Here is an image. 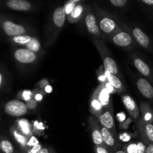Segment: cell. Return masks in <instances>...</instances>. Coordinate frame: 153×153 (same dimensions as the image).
Returning a JSON list of instances; mask_svg holds the SVG:
<instances>
[{
	"mask_svg": "<svg viewBox=\"0 0 153 153\" xmlns=\"http://www.w3.org/2000/svg\"><path fill=\"white\" fill-rule=\"evenodd\" d=\"M66 20L67 13L65 7L64 6H58L52 12L45 30V48L50 47L55 43L64 28Z\"/></svg>",
	"mask_w": 153,
	"mask_h": 153,
	"instance_id": "obj_1",
	"label": "cell"
},
{
	"mask_svg": "<svg viewBox=\"0 0 153 153\" xmlns=\"http://www.w3.org/2000/svg\"><path fill=\"white\" fill-rule=\"evenodd\" d=\"M93 8L95 12L99 26L101 30L104 40H109V38L114 34L120 31L125 25L122 23L117 17L102 10L97 4H94Z\"/></svg>",
	"mask_w": 153,
	"mask_h": 153,
	"instance_id": "obj_2",
	"label": "cell"
},
{
	"mask_svg": "<svg viewBox=\"0 0 153 153\" xmlns=\"http://www.w3.org/2000/svg\"><path fill=\"white\" fill-rule=\"evenodd\" d=\"M93 43L97 48L103 63V68L105 70L111 74L120 76V70L116 61L111 55L110 52L108 49L107 46L102 40L93 38Z\"/></svg>",
	"mask_w": 153,
	"mask_h": 153,
	"instance_id": "obj_3",
	"label": "cell"
},
{
	"mask_svg": "<svg viewBox=\"0 0 153 153\" xmlns=\"http://www.w3.org/2000/svg\"><path fill=\"white\" fill-rule=\"evenodd\" d=\"M108 40L125 50H131L136 46V42L131 35L128 26L126 25L120 31L114 34Z\"/></svg>",
	"mask_w": 153,
	"mask_h": 153,
	"instance_id": "obj_4",
	"label": "cell"
},
{
	"mask_svg": "<svg viewBox=\"0 0 153 153\" xmlns=\"http://www.w3.org/2000/svg\"><path fill=\"white\" fill-rule=\"evenodd\" d=\"M1 28L4 34L8 37L29 34L31 31L26 25L16 23L4 15H1Z\"/></svg>",
	"mask_w": 153,
	"mask_h": 153,
	"instance_id": "obj_5",
	"label": "cell"
},
{
	"mask_svg": "<svg viewBox=\"0 0 153 153\" xmlns=\"http://www.w3.org/2000/svg\"><path fill=\"white\" fill-rule=\"evenodd\" d=\"M82 20L84 21V25L90 34H91L94 38L104 40L94 8L88 4H87L86 11Z\"/></svg>",
	"mask_w": 153,
	"mask_h": 153,
	"instance_id": "obj_6",
	"label": "cell"
},
{
	"mask_svg": "<svg viewBox=\"0 0 153 153\" xmlns=\"http://www.w3.org/2000/svg\"><path fill=\"white\" fill-rule=\"evenodd\" d=\"M13 57L20 65H31L37 62L40 55L24 47L13 46Z\"/></svg>",
	"mask_w": 153,
	"mask_h": 153,
	"instance_id": "obj_7",
	"label": "cell"
},
{
	"mask_svg": "<svg viewBox=\"0 0 153 153\" xmlns=\"http://www.w3.org/2000/svg\"><path fill=\"white\" fill-rule=\"evenodd\" d=\"M4 111L10 116L19 117L28 114V106L25 102L19 100H13L5 103Z\"/></svg>",
	"mask_w": 153,
	"mask_h": 153,
	"instance_id": "obj_8",
	"label": "cell"
},
{
	"mask_svg": "<svg viewBox=\"0 0 153 153\" xmlns=\"http://www.w3.org/2000/svg\"><path fill=\"white\" fill-rule=\"evenodd\" d=\"M128 28L137 44L146 50H152L153 49L152 40L141 28L137 26H128Z\"/></svg>",
	"mask_w": 153,
	"mask_h": 153,
	"instance_id": "obj_9",
	"label": "cell"
},
{
	"mask_svg": "<svg viewBox=\"0 0 153 153\" xmlns=\"http://www.w3.org/2000/svg\"><path fill=\"white\" fill-rule=\"evenodd\" d=\"M97 119H98L100 125L105 127L106 128H108L109 131H111L114 135H115L117 137V133L113 107L105 109L102 112L101 114L97 117Z\"/></svg>",
	"mask_w": 153,
	"mask_h": 153,
	"instance_id": "obj_10",
	"label": "cell"
},
{
	"mask_svg": "<svg viewBox=\"0 0 153 153\" xmlns=\"http://www.w3.org/2000/svg\"><path fill=\"white\" fill-rule=\"evenodd\" d=\"M88 127H89L91 139H92L94 146H97L104 145L101 127H100V124L99 123L98 119L96 117L92 115L89 118V120H88Z\"/></svg>",
	"mask_w": 153,
	"mask_h": 153,
	"instance_id": "obj_11",
	"label": "cell"
},
{
	"mask_svg": "<svg viewBox=\"0 0 153 153\" xmlns=\"http://www.w3.org/2000/svg\"><path fill=\"white\" fill-rule=\"evenodd\" d=\"M133 66L137 70V71L143 77L149 79L151 82H153V69L150 65L147 64L143 59L137 55H133L131 57Z\"/></svg>",
	"mask_w": 153,
	"mask_h": 153,
	"instance_id": "obj_12",
	"label": "cell"
},
{
	"mask_svg": "<svg viewBox=\"0 0 153 153\" xmlns=\"http://www.w3.org/2000/svg\"><path fill=\"white\" fill-rule=\"evenodd\" d=\"M136 122L140 139L147 144L153 143V123L144 122L140 117Z\"/></svg>",
	"mask_w": 153,
	"mask_h": 153,
	"instance_id": "obj_13",
	"label": "cell"
},
{
	"mask_svg": "<svg viewBox=\"0 0 153 153\" xmlns=\"http://www.w3.org/2000/svg\"><path fill=\"white\" fill-rule=\"evenodd\" d=\"M137 90L142 96L149 101L153 102V85L149 79L140 76L136 79Z\"/></svg>",
	"mask_w": 153,
	"mask_h": 153,
	"instance_id": "obj_14",
	"label": "cell"
},
{
	"mask_svg": "<svg viewBox=\"0 0 153 153\" xmlns=\"http://www.w3.org/2000/svg\"><path fill=\"white\" fill-rule=\"evenodd\" d=\"M2 3L7 9L15 11L28 12L34 9L33 4L28 0H4Z\"/></svg>",
	"mask_w": 153,
	"mask_h": 153,
	"instance_id": "obj_15",
	"label": "cell"
},
{
	"mask_svg": "<svg viewBox=\"0 0 153 153\" xmlns=\"http://www.w3.org/2000/svg\"><path fill=\"white\" fill-rule=\"evenodd\" d=\"M122 102L127 112L134 120L137 121L140 117V108L134 99L128 94H123L122 95Z\"/></svg>",
	"mask_w": 153,
	"mask_h": 153,
	"instance_id": "obj_16",
	"label": "cell"
},
{
	"mask_svg": "<svg viewBox=\"0 0 153 153\" xmlns=\"http://www.w3.org/2000/svg\"><path fill=\"white\" fill-rule=\"evenodd\" d=\"M94 93L98 97L99 100L100 101L101 104L102 105L104 110L108 108L113 107V104L111 102V93L106 89L105 85L103 84H100L97 89L94 91Z\"/></svg>",
	"mask_w": 153,
	"mask_h": 153,
	"instance_id": "obj_17",
	"label": "cell"
},
{
	"mask_svg": "<svg viewBox=\"0 0 153 153\" xmlns=\"http://www.w3.org/2000/svg\"><path fill=\"white\" fill-rule=\"evenodd\" d=\"M101 127V131H102V139L103 142H104V145L111 151L114 150L117 146H119L120 143L119 140H118L117 137L115 135H114L112 134V132L111 131H109L108 128H106L105 127L102 126L100 125Z\"/></svg>",
	"mask_w": 153,
	"mask_h": 153,
	"instance_id": "obj_18",
	"label": "cell"
},
{
	"mask_svg": "<svg viewBox=\"0 0 153 153\" xmlns=\"http://www.w3.org/2000/svg\"><path fill=\"white\" fill-rule=\"evenodd\" d=\"M87 4L82 3L76 4L71 12L67 16V22L70 23H76L82 20L86 11Z\"/></svg>",
	"mask_w": 153,
	"mask_h": 153,
	"instance_id": "obj_19",
	"label": "cell"
},
{
	"mask_svg": "<svg viewBox=\"0 0 153 153\" xmlns=\"http://www.w3.org/2000/svg\"><path fill=\"white\" fill-rule=\"evenodd\" d=\"M10 133L11 134V137L13 140L16 141V143L20 147L21 151H24L28 148V143L30 137H28L25 134H22L19 129L16 127V126L13 125L10 127Z\"/></svg>",
	"mask_w": 153,
	"mask_h": 153,
	"instance_id": "obj_20",
	"label": "cell"
},
{
	"mask_svg": "<svg viewBox=\"0 0 153 153\" xmlns=\"http://www.w3.org/2000/svg\"><path fill=\"white\" fill-rule=\"evenodd\" d=\"M123 146L127 153H146L147 143L140 139L128 142Z\"/></svg>",
	"mask_w": 153,
	"mask_h": 153,
	"instance_id": "obj_21",
	"label": "cell"
},
{
	"mask_svg": "<svg viewBox=\"0 0 153 153\" xmlns=\"http://www.w3.org/2000/svg\"><path fill=\"white\" fill-rule=\"evenodd\" d=\"M106 78H107L108 82L110 83V85L114 89L115 92L116 93H120L125 91V86H124L123 83L121 81L120 76H116V75L111 74V73H108V72L105 71Z\"/></svg>",
	"mask_w": 153,
	"mask_h": 153,
	"instance_id": "obj_22",
	"label": "cell"
},
{
	"mask_svg": "<svg viewBox=\"0 0 153 153\" xmlns=\"http://www.w3.org/2000/svg\"><path fill=\"white\" fill-rule=\"evenodd\" d=\"M103 111H104V108H103L102 105L99 100L97 94L94 92L91 98V101H90V111H91V114L97 118L101 114Z\"/></svg>",
	"mask_w": 153,
	"mask_h": 153,
	"instance_id": "obj_23",
	"label": "cell"
},
{
	"mask_svg": "<svg viewBox=\"0 0 153 153\" xmlns=\"http://www.w3.org/2000/svg\"><path fill=\"white\" fill-rule=\"evenodd\" d=\"M140 118L144 122L153 123V110L150 105L146 102H141L140 106Z\"/></svg>",
	"mask_w": 153,
	"mask_h": 153,
	"instance_id": "obj_24",
	"label": "cell"
},
{
	"mask_svg": "<svg viewBox=\"0 0 153 153\" xmlns=\"http://www.w3.org/2000/svg\"><path fill=\"white\" fill-rule=\"evenodd\" d=\"M14 125L22 134H25L28 137H31L33 136L32 126H31L29 121L27 120L26 119L21 118V119L17 120Z\"/></svg>",
	"mask_w": 153,
	"mask_h": 153,
	"instance_id": "obj_25",
	"label": "cell"
},
{
	"mask_svg": "<svg viewBox=\"0 0 153 153\" xmlns=\"http://www.w3.org/2000/svg\"><path fill=\"white\" fill-rule=\"evenodd\" d=\"M34 36L32 34H24V35L16 36V37H9V41L10 42L13 46H19L24 47L26 46L29 42L31 41Z\"/></svg>",
	"mask_w": 153,
	"mask_h": 153,
	"instance_id": "obj_26",
	"label": "cell"
},
{
	"mask_svg": "<svg viewBox=\"0 0 153 153\" xmlns=\"http://www.w3.org/2000/svg\"><path fill=\"white\" fill-rule=\"evenodd\" d=\"M0 149L2 153H16V149L13 143L6 136H1L0 141Z\"/></svg>",
	"mask_w": 153,
	"mask_h": 153,
	"instance_id": "obj_27",
	"label": "cell"
},
{
	"mask_svg": "<svg viewBox=\"0 0 153 153\" xmlns=\"http://www.w3.org/2000/svg\"><path fill=\"white\" fill-rule=\"evenodd\" d=\"M24 48H26L40 55H41V53H43V47H42L41 43L36 36H34L31 41L29 42L26 46H24Z\"/></svg>",
	"mask_w": 153,
	"mask_h": 153,
	"instance_id": "obj_28",
	"label": "cell"
},
{
	"mask_svg": "<svg viewBox=\"0 0 153 153\" xmlns=\"http://www.w3.org/2000/svg\"><path fill=\"white\" fill-rule=\"evenodd\" d=\"M43 147V145L40 144V143H38V144L35 145V146L27 148L25 150L21 151V153H38Z\"/></svg>",
	"mask_w": 153,
	"mask_h": 153,
	"instance_id": "obj_29",
	"label": "cell"
},
{
	"mask_svg": "<svg viewBox=\"0 0 153 153\" xmlns=\"http://www.w3.org/2000/svg\"><path fill=\"white\" fill-rule=\"evenodd\" d=\"M111 4L116 7H123L127 4L128 0H109Z\"/></svg>",
	"mask_w": 153,
	"mask_h": 153,
	"instance_id": "obj_30",
	"label": "cell"
},
{
	"mask_svg": "<svg viewBox=\"0 0 153 153\" xmlns=\"http://www.w3.org/2000/svg\"><path fill=\"white\" fill-rule=\"evenodd\" d=\"M94 152H95V153H111V152L105 145L95 146L94 147Z\"/></svg>",
	"mask_w": 153,
	"mask_h": 153,
	"instance_id": "obj_31",
	"label": "cell"
},
{
	"mask_svg": "<svg viewBox=\"0 0 153 153\" xmlns=\"http://www.w3.org/2000/svg\"><path fill=\"white\" fill-rule=\"evenodd\" d=\"M4 85H6V73L4 74V71L3 70V68H1L0 74V88L1 90L4 89Z\"/></svg>",
	"mask_w": 153,
	"mask_h": 153,
	"instance_id": "obj_32",
	"label": "cell"
},
{
	"mask_svg": "<svg viewBox=\"0 0 153 153\" xmlns=\"http://www.w3.org/2000/svg\"><path fill=\"white\" fill-rule=\"evenodd\" d=\"M130 139H131V135L127 133H123V134L120 135V141L124 142V143H127L130 142Z\"/></svg>",
	"mask_w": 153,
	"mask_h": 153,
	"instance_id": "obj_33",
	"label": "cell"
},
{
	"mask_svg": "<svg viewBox=\"0 0 153 153\" xmlns=\"http://www.w3.org/2000/svg\"><path fill=\"white\" fill-rule=\"evenodd\" d=\"M111 153H127L125 147H124L123 145L120 144L118 146H117L113 151H112Z\"/></svg>",
	"mask_w": 153,
	"mask_h": 153,
	"instance_id": "obj_34",
	"label": "cell"
},
{
	"mask_svg": "<svg viewBox=\"0 0 153 153\" xmlns=\"http://www.w3.org/2000/svg\"><path fill=\"white\" fill-rule=\"evenodd\" d=\"M39 141L38 140H37V138H36L34 136H32V137H31L29 138V140H28V147H31V146H35V145L38 144Z\"/></svg>",
	"mask_w": 153,
	"mask_h": 153,
	"instance_id": "obj_35",
	"label": "cell"
},
{
	"mask_svg": "<svg viewBox=\"0 0 153 153\" xmlns=\"http://www.w3.org/2000/svg\"><path fill=\"white\" fill-rule=\"evenodd\" d=\"M22 94H25V96L22 95V98L24 100H25V101H28V100H31V93L30 92V91H22Z\"/></svg>",
	"mask_w": 153,
	"mask_h": 153,
	"instance_id": "obj_36",
	"label": "cell"
},
{
	"mask_svg": "<svg viewBox=\"0 0 153 153\" xmlns=\"http://www.w3.org/2000/svg\"><path fill=\"white\" fill-rule=\"evenodd\" d=\"M54 152H54V150L52 149V148L49 147V146H43V147L40 149V152L38 153H54Z\"/></svg>",
	"mask_w": 153,
	"mask_h": 153,
	"instance_id": "obj_37",
	"label": "cell"
},
{
	"mask_svg": "<svg viewBox=\"0 0 153 153\" xmlns=\"http://www.w3.org/2000/svg\"><path fill=\"white\" fill-rule=\"evenodd\" d=\"M140 2L149 7H153V0H139Z\"/></svg>",
	"mask_w": 153,
	"mask_h": 153,
	"instance_id": "obj_38",
	"label": "cell"
},
{
	"mask_svg": "<svg viewBox=\"0 0 153 153\" xmlns=\"http://www.w3.org/2000/svg\"><path fill=\"white\" fill-rule=\"evenodd\" d=\"M146 153H153V143L147 144Z\"/></svg>",
	"mask_w": 153,
	"mask_h": 153,
	"instance_id": "obj_39",
	"label": "cell"
},
{
	"mask_svg": "<svg viewBox=\"0 0 153 153\" xmlns=\"http://www.w3.org/2000/svg\"><path fill=\"white\" fill-rule=\"evenodd\" d=\"M82 1L83 0H67V2L71 3V4H78L79 3H82Z\"/></svg>",
	"mask_w": 153,
	"mask_h": 153,
	"instance_id": "obj_40",
	"label": "cell"
},
{
	"mask_svg": "<svg viewBox=\"0 0 153 153\" xmlns=\"http://www.w3.org/2000/svg\"><path fill=\"white\" fill-rule=\"evenodd\" d=\"M42 99H43V96H42V94H37L34 95V100H35L36 101H40V100H42Z\"/></svg>",
	"mask_w": 153,
	"mask_h": 153,
	"instance_id": "obj_41",
	"label": "cell"
},
{
	"mask_svg": "<svg viewBox=\"0 0 153 153\" xmlns=\"http://www.w3.org/2000/svg\"><path fill=\"white\" fill-rule=\"evenodd\" d=\"M54 153H55V152H54Z\"/></svg>",
	"mask_w": 153,
	"mask_h": 153,
	"instance_id": "obj_42",
	"label": "cell"
}]
</instances>
